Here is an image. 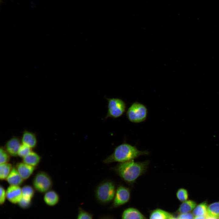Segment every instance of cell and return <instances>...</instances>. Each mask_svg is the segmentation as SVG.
<instances>
[{
  "label": "cell",
  "mask_w": 219,
  "mask_h": 219,
  "mask_svg": "<svg viewBox=\"0 0 219 219\" xmlns=\"http://www.w3.org/2000/svg\"><path fill=\"white\" fill-rule=\"evenodd\" d=\"M149 164L148 160L135 162L132 160L120 162L113 169L124 181L132 186L139 177L146 173Z\"/></svg>",
  "instance_id": "obj_1"
},
{
  "label": "cell",
  "mask_w": 219,
  "mask_h": 219,
  "mask_svg": "<svg viewBox=\"0 0 219 219\" xmlns=\"http://www.w3.org/2000/svg\"><path fill=\"white\" fill-rule=\"evenodd\" d=\"M149 153L147 151L139 150L135 146L124 142L116 147L113 153L103 162L106 164L124 162L134 160L141 155H148Z\"/></svg>",
  "instance_id": "obj_2"
},
{
  "label": "cell",
  "mask_w": 219,
  "mask_h": 219,
  "mask_svg": "<svg viewBox=\"0 0 219 219\" xmlns=\"http://www.w3.org/2000/svg\"><path fill=\"white\" fill-rule=\"evenodd\" d=\"M115 183L111 180H105L100 183L95 191V197L98 202L106 204L113 200L116 192Z\"/></svg>",
  "instance_id": "obj_3"
},
{
  "label": "cell",
  "mask_w": 219,
  "mask_h": 219,
  "mask_svg": "<svg viewBox=\"0 0 219 219\" xmlns=\"http://www.w3.org/2000/svg\"><path fill=\"white\" fill-rule=\"evenodd\" d=\"M148 113L147 108L144 105L135 102L132 103L128 109L126 116L130 122L138 123L146 120Z\"/></svg>",
  "instance_id": "obj_4"
},
{
  "label": "cell",
  "mask_w": 219,
  "mask_h": 219,
  "mask_svg": "<svg viewBox=\"0 0 219 219\" xmlns=\"http://www.w3.org/2000/svg\"><path fill=\"white\" fill-rule=\"evenodd\" d=\"M106 99L108 101V110L105 119L109 117L117 118L122 116L126 111V103L119 98H106Z\"/></svg>",
  "instance_id": "obj_5"
},
{
  "label": "cell",
  "mask_w": 219,
  "mask_h": 219,
  "mask_svg": "<svg viewBox=\"0 0 219 219\" xmlns=\"http://www.w3.org/2000/svg\"><path fill=\"white\" fill-rule=\"evenodd\" d=\"M34 188L41 193L49 190L52 186V181L50 176L44 172H39L35 176L33 180Z\"/></svg>",
  "instance_id": "obj_6"
},
{
  "label": "cell",
  "mask_w": 219,
  "mask_h": 219,
  "mask_svg": "<svg viewBox=\"0 0 219 219\" xmlns=\"http://www.w3.org/2000/svg\"><path fill=\"white\" fill-rule=\"evenodd\" d=\"M130 197V189L122 185H119L116 189L112 204V207H120L127 203Z\"/></svg>",
  "instance_id": "obj_7"
},
{
  "label": "cell",
  "mask_w": 219,
  "mask_h": 219,
  "mask_svg": "<svg viewBox=\"0 0 219 219\" xmlns=\"http://www.w3.org/2000/svg\"><path fill=\"white\" fill-rule=\"evenodd\" d=\"M7 199L13 204H18L22 197V188L19 186L10 185L6 190Z\"/></svg>",
  "instance_id": "obj_8"
},
{
  "label": "cell",
  "mask_w": 219,
  "mask_h": 219,
  "mask_svg": "<svg viewBox=\"0 0 219 219\" xmlns=\"http://www.w3.org/2000/svg\"><path fill=\"white\" fill-rule=\"evenodd\" d=\"M21 144V141L17 137L13 136L6 142L5 145L6 151L11 156L16 157L18 155V152Z\"/></svg>",
  "instance_id": "obj_9"
},
{
  "label": "cell",
  "mask_w": 219,
  "mask_h": 219,
  "mask_svg": "<svg viewBox=\"0 0 219 219\" xmlns=\"http://www.w3.org/2000/svg\"><path fill=\"white\" fill-rule=\"evenodd\" d=\"M21 141L22 144L31 148H35L37 144V139L35 133L25 130L23 132Z\"/></svg>",
  "instance_id": "obj_10"
},
{
  "label": "cell",
  "mask_w": 219,
  "mask_h": 219,
  "mask_svg": "<svg viewBox=\"0 0 219 219\" xmlns=\"http://www.w3.org/2000/svg\"><path fill=\"white\" fill-rule=\"evenodd\" d=\"M16 168L22 178L26 180L33 173L35 167L23 162L17 164Z\"/></svg>",
  "instance_id": "obj_11"
},
{
  "label": "cell",
  "mask_w": 219,
  "mask_h": 219,
  "mask_svg": "<svg viewBox=\"0 0 219 219\" xmlns=\"http://www.w3.org/2000/svg\"><path fill=\"white\" fill-rule=\"evenodd\" d=\"M122 219H147L138 210L134 208H129L123 212Z\"/></svg>",
  "instance_id": "obj_12"
},
{
  "label": "cell",
  "mask_w": 219,
  "mask_h": 219,
  "mask_svg": "<svg viewBox=\"0 0 219 219\" xmlns=\"http://www.w3.org/2000/svg\"><path fill=\"white\" fill-rule=\"evenodd\" d=\"M6 179L10 185L17 186H19L22 184L24 180L16 168L14 167L12 168Z\"/></svg>",
  "instance_id": "obj_13"
},
{
  "label": "cell",
  "mask_w": 219,
  "mask_h": 219,
  "mask_svg": "<svg viewBox=\"0 0 219 219\" xmlns=\"http://www.w3.org/2000/svg\"><path fill=\"white\" fill-rule=\"evenodd\" d=\"M43 200L47 205L53 206L59 202V197L55 191L53 190H49L45 193L43 196Z\"/></svg>",
  "instance_id": "obj_14"
},
{
  "label": "cell",
  "mask_w": 219,
  "mask_h": 219,
  "mask_svg": "<svg viewBox=\"0 0 219 219\" xmlns=\"http://www.w3.org/2000/svg\"><path fill=\"white\" fill-rule=\"evenodd\" d=\"M196 202L192 200H187L180 205L177 212L179 214L189 212L193 209L196 206Z\"/></svg>",
  "instance_id": "obj_15"
},
{
  "label": "cell",
  "mask_w": 219,
  "mask_h": 219,
  "mask_svg": "<svg viewBox=\"0 0 219 219\" xmlns=\"http://www.w3.org/2000/svg\"><path fill=\"white\" fill-rule=\"evenodd\" d=\"M41 158L36 153L32 151L23 158V161L27 164L35 167L39 163Z\"/></svg>",
  "instance_id": "obj_16"
},
{
  "label": "cell",
  "mask_w": 219,
  "mask_h": 219,
  "mask_svg": "<svg viewBox=\"0 0 219 219\" xmlns=\"http://www.w3.org/2000/svg\"><path fill=\"white\" fill-rule=\"evenodd\" d=\"M172 215L170 213L161 209L153 210L150 213L149 219H168Z\"/></svg>",
  "instance_id": "obj_17"
},
{
  "label": "cell",
  "mask_w": 219,
  "mask_h": 219,
  "mask_svg": "<svg viewBox=\"0 0 219 219\" xmlns=\"http://www.w3.org/2000/svg\"><path fill=\"white\" fill-rule=\"evenodd\" d=\"M207 202L203 201L196 206L193 209L192 213L194 216H206L207 214Z\"/></svg>",
  "instance_id": "obj_18"
},
{
  "label": "cell",
  "mask_w": 219,
  "mask_h": 219,
  "mask_svg": "<svg viewBox=\"0 0 219 219\" xmlns=\"http://www.w3.org/2000/svg\"><path fill=\"white\" fill-rule=\"evenodd\" d=\"M12 168L11 164L8 163L0 164V179H6Z\"/></svg>",
  "instance_id": "obj_19"
},
{
  "label": "cell",
  "mask_w": 219,
  "mask_h": 219,
  "mask_svg": "<svg viewBox=\"0 0 219 219\" xmlns=\"http://www.w3.org/2000/svg\"><path fill=\"white\" fill-rule=\"evenodd\" d=\"M207 214L209 216L217 218L219 216V202H214L208 206Z\"/></svg>",
  "instance_id": "obj_20"
},
{
  "label": "cell",
  "mask_w": 219,
  "mask_h": 219,
  "mask_svg": "<svg viewBox=\"0 0 219 219\" xmlns=\"http://www.w3.org/2000/svg\"><path fill=\"white\" fill-rule=\"evenodd\" d=\"M22 197L32 199L34 194V190L31 186L25 185L22 188Z\"/></svg>",
  "instance_id": "obj_21"
},
{
  "label": "cell",
  "mask_w": 219,
  "mask_h": 219,
  "mask_svg": "<svg viewBox=\"0 0 219 219\" xmlns=\"http://www.w3.org/2000/svg\"><path fill=\"white\" fill-rule=\"evenodd\" d=\"M177 199L180 201L183 202L188 199L189 194L187 190L183 188L178 189L176 193Z\"/></svg>",
  "instance_id": "obj_22"
},
{
  "label": "cell",
  "mask_w": 219,
  "mask_h": 219,
  "mask_svg": "<svg viewBox=\"0 0 219 219\" xmlns=\"http://www.w3.org/2000/svg\"><path fill=\"white\" fill-rule=\"evenodd\" d=\"M31 151V148L22 144H21L19 149L18 155L20 157L23 158Z\"/></svg>",
  "instance_id": "obj_23"
},
{
  "label": "cell",
  "mask_w": 219,
  "mask_h": 219,
  "mask_svg": "<svg viewBox=\"0 0 219 219\" xmlns=\"http://www.w3.org/2000/svg\"><path fill=\"white\" fill-rule=\"evenodd\" d=\"M77 219H93V217L91 214L79 207Z\"/></svg>",
  "instance_id": "obj_24"
},
{
  "label": "cell",
  "mask_w": 219,
  "mask_h": 219,
  "mask_svg": "<svg viewBox=\"0 0 219 219\" xmlns=\"http://www.w3.org/2000/svg\"><path fill=\"white\" fill-rule=\"evenodd\" d=\"M18 204L22 209H27L30 207L32 204V199L22 197Z\"/></svg>",
  "instance_id": "obj_25"
},
{
  "label": "cell",
  "mask_w": 219,
  "mask_h": 219,
  "mask_svg": "<svg viewBox=\"0 0 219 219\" xmlns=\"http://www.w3.org/2000/svg\"><path fill=\"white\" fill-rule=\"evenodd\" d=\"M9 155L2 148L0 149V164L7 163L10 159Z\"/></svg>",
  "instance_id": "obj_26"
},
{
  "label": "cell",
  "mask_w": 219,
  "mask_h": 219,
  "mask_svg": "<svg viewBox=\"0 0 219 219\" xmlns=\"http://www.w3.org/2000/svg\"><path fill=\"white\" fill-rule=\"evenodd\" d=\"M0 204L3 205L6 198V191L2 186L0 187Z\"/></svg>",
  "instance_id": "obj_27"
},
{
  "label": "cell",
  "mask_w": 219,
  "mask_h": 219,
  "mask_svg": "<svg viewBox=\"0 0 219 219\" xmlns=\"http://www.w3.org/2000/svg\"><path fill=\"white\" fill-rule=\"evenodd\" d=\"M194 215L191 212L180 214L178 217L177 219H194Z\"/></svg>",
  "instance_id": "obj_28"
},
{
  "label": "cell",
  "mask_w": 219,
  "mask_h": 219,
  "mask_svg": "<svg viewBox=\"0 0 219 219\" xmlns=\"http://www.w3.org/2000/svg\"><path fill=\"white\" fill-rule=\"evenodd\" d=\"M194 219H206V217L204 216H196Z\"/></svg>",
  "instance_id": "obj_29"
},
{
  "label": "cell",
  "mask_w": 219,
  "mask_h": 219,
  "mask_svg": "<svg viewBox=\"0 0 219 219\" xmlns=\"http://www.w3.org/2000/svg\"><path fill=\"white\" fill-rule=\"evenodd\" d=\"M205 217L206 219H217V218L211 217L207 214Z\"/></svg>",
  "instance_id": "obj_30"
},
{
  "label": "cell",
  "mask_w": 219,
  "mask_h": 219,
  "mask_svg": "<svg viewBox=\"0 0 219 219\" xmlns=\"http://www.w3.org/2000/svg\"><path fill=\"white\" fill-rule=\"evenodd\" d=\"M100 219H112L111 218L108 217H102Z\"/></svg>",
  "instance_id": "obj_31"
},
{
  "label": "cell",
  "mask_w": 219,
  "mask_h": 219,
  "mask_svg": "<svg viewBox=\"0 0 219 219\" xmlns=\"http://www.w3.org/2000/svg\"><path fill=\"white\" fill-rule=\"evenodd\" d=\"M168 219H177V218H176L172 215Z\"/></svg>",
  "instance_id": "obj_32"
},
{
  "label": "cell",
  "mask_w": 219,
  "mask_h": 219,
  "mask_svg": "<svg viewBox=\"0 0 219 219\" xmlns=\"http://www.w3.org/2000/svg\"><path fill=\"white\" fill-rule=\"evenodd\" d=\"M218 219H219V216H218Z\"/></svg>",
  "instance_id": "obj_33"
}]
</instances>
